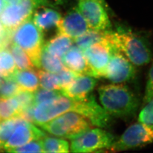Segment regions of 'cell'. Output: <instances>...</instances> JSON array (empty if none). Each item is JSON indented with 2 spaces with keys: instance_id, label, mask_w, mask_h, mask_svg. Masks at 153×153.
<instances>
[{
  "instance_id": "34",
  "label": "cell",
  "mask_w": 153,
  "mask_h": 153,
  "mask_svg": "<svg viewBox=\"0 0 153 153\" xmlns=\"http://www.w3.org/2000/svg\"><path fill=\"white\" fill-rule=\"evenodd\" d=\"M153 98V63L151 66L149 75L148 81L145 89V96L143 98V102L145 104Z\"/></svg>"
},
{
  "instance_id": "15",
  "label": "cell",
  "mask_w": 153,
  "mask_h": 153,
  "mask_svg": "<svg viewBox=\"0 0 153 153\" xmlns=\"http://www.w3.org/2000/svg\"><path fill=\"white\" fill-rule=\"evenodd\" d=\"M97 84V81L94 76L79 74L68 87L61 91L66 97L80 100L88 97Z\"/></svg>"
},
{
  "instance_id": "38",
  "label": "cell",
  "mask_w": 153,
  "mask_h": 153,
  "mask_svg": "<svg viewBox=\"0 0 153 153\" xmlns=\"http://www.w3.org/2000/svg\"><path fill=\"white\" fill-rule=\"evenodd\" d=\"M2 149H3V148H2V147L1 146V145H0V152H1V150H2Z\"/></svg>"
},
{
  "instance_id": "21",
  "label": "cell",
  "mask_w": 153,
  "mask_h": 153,
  "mask_svg": "<svg viewBox=\"0 0 153 153\" xmlns=\"http://www.w3.org/2000/svg\"><path fill=\"white\" fill-rule=\"evenodd\" d=\"M108 31H97L90 29L82 36L74 39V42L76 46L83 51L93 44L104 40L107 36Z\"/></svg>"
},
{
  "instance_id": "23",
  "label": "cell",
  "mask_w": 153,
  "mask_h": 153,
  "mask_svg": "<svg viewBox=\"0 0 153 153\" xmlns=\"http://www.w3.org/2000/svg\"><path fill=\"white\" fill-rule=\"evenodd\" d=\"M39 62L40 68H42L44 71L52 73H57L65 67L60 57L51 55L44 48L41 53Z\"/></svg>"
},
{
  "instance_id": "20",
  "label": "cell",
  "mask_w": 153,
  "mask_h": 153,
  "mask_svg": "<svg viewBox=\"0 0 153 153\" xmlns=\"http://www.w3.org/2000/svg\"><path fill=\"white\" fill-rule=\"evenodd\" d=\"M21 108L15 97L0 98V122L18 116Z\"/></svg>"
},
{
  "instance_id": "35",
  "label": "cell",
  "mask_w": 153,
  "mask_h": 153,
  "mask_svg": "<svg viewBox=\"0 0 153 153\" xmlns=\"http://www.w3.org/2000/svg\"><path fill=\"white\" fill-rule=\"evenodd\" d=\"M47 3L52 7H55V6L59 5H61L64 2V0H44Z\"/></svg>"
},
{
  "instance_id": "7",
  "label": "cell",
  "mask_w": 153,
  "mask_h": 153,
  "mask_svg": "<svg viewBox=\"0 0 153 153\" xmlns=\"http://www.w3.org/2000/svg\"><path fill=\"white\" fill-rule=\"evenodd\" d=\"M41 6L51 7L44 0H22L18 4L5 6L0 13L1 23L6 30L13 31Z\"/></svg>"
},
{
  "instance_id": "28",
  "label": "cell",
  "mask_w": 153,
  "mask_h": 153,
  "mask_svg": "<svg viewBox=\"0 0 153 153\" xmlns=\"http://www.w3.org/2000/svg\"><path fill=\"white\" fill-rule=\"evenodd\" d=\"M39 84L43 88L52 90H61L60 83L56 73H50L44 70H39Z\"/></svg>"
},
{
  "instance_id": "30",
  "label": "cell",
  "mask_w": 153,
  "mask_h": 153,
  "mask_svg": "<svg viewBox=\"0 0 153 153\" xmlns=\"http://www.w3.org/2000/svg\"><path fill=\"white\" fill-rule=\"evenodd\" d=\"M10 153H44L42 140H33L22 146L14 148Z\"/></svg>"
},
{
  "instance_id": "10",
  "label": "cell",
  "mask_w": 153,
  "mask_h": 153,
  "mask_svg": "<svg viewBox=\"0 0 153 153\" xmlns=\"http://www.w3.org/2000/svg\"><path fill=\"white\" fill-rule=\"evenodd\" d=\"M106 7L104 0H79L78 5L90 28L97 31H108L111 27Z\"/></svg>"
},
{
  "instance_id": "2",
  "label": "cell",
  "mask_w": 153,
  "mask_h": 153,
  "mask_svg": "<svg viewBox=\"0 0 153 153\" xmlns=\"http://www.w3.org/2000/svg\"><path fill=\"white\" fill-rule=\"evenodd\" d=\"M110 40L134 65H146L152 60V51L147 42L131 31H110Z\"/></svg>"
},
{
  "instance_id": "11",
  "label": "cell",
  "mask_w": 153,
  "mask_h": 153,
  "mask_svg": "<svg viewBox=\"0 0 153 153\" xmlns=\"http://www.w3.org/2000/svg\"><path fill=\"white\" fill-rule=\"evenodd\" d=\"M135 66L115 47L111 56L105 78L112 83H123L130 81L136 75Z\"/></svg>"
},
{
  "instance_id": "8",
  "label": "cell",
  "mask_w": 153,
  "mask_h": 153,
  "mask_svg": "<svg viewBox=\"0 0 153 153\" xmlns=\"http://www.w3.org/2000/svg\"><path fill=\"white\" fill-rule=\"evenodd\" d=\"M115 48L110 40L109 30L104 40L93 44L83 51L92 76L96 78H105L107 65Z\"/></svg>"
},
{
  "instance_id": "3",
  "label": "cell",
  "mask_w": 153,
  "mask_h": 153,
  "mask_svg": "<svg viewBox=\"0 0 153 153\" xmlns=\"http://www.w3.org/2000/svg\"><path fill=\"white\" fill-rule=\"evenodd\" d=\"M11 40L27 53L34 66L40 68V58L44 45L43 32L33 22L32 16L12 31Z\"/></svg>"
},
{
  "instance_id": "26",
  "label": "cell",
  "mask_w": 153,
  "mask_h": 153,
  "mask_svg": "<svg viewBox=\"0 0 153 153\" xmlns=\"http://www.w3.org/2000/svg\"><path fill=\"white\" fill-rule=\"evenodd\" d=\"M22 89L10 77L0 76V96L1 98H12L19 93Z\"/></svg>"
},
{
  "instance_id": "31",
  "label": "cell",
  "mask_w": 153,
  "mask_h": 153,
  "mask_svg": "<svg viewBox=\"0 0 153 153\" xmlns=\"http://www.w3.org/2000/svg\"><path fill=\"white\" fill-rule=\"evenodd\" d=\"M56 74L58 77L61 90L68 87L79 75L66 67Z\"/></svg>"
},
{
  "instance_id": "25",
  "label": "cell",
  "mask_w": 153,
  "mask_h": 153,
  "mask_svg": "<svg viewBox=\"0 0 153 153\" xmlns=\"http://www.w3.org/2000/svg\"><path fill=\"white\" fill-rule=\"evenodd\" d=\"M16 63L10 51L7 48L0 51V76L9 77L16 71Z\"/></svg>"
},
{
  "instance_id": "4",
  "label": "cell",
  "mask_w": 153,
  "mask_h": 153,
  "mask_svg": "<svg viewBox=\"0 0 153 153\" xmlns=\"http://www.w3.org/2000/svg\"><path fill=\"white\" fill-rule=\"evenodd\" d=\"M92 126L86 117L76 112L69 111L40 126L52 135L71 140L92 128Z\"/></svg>"
},
{
  "instance_id": "1",
  "label": "cell",
  "mask_w": 153,
  "mask_h": 153,
  "mask_svg": "<svg viewBox=\"0 0 153 153\" xmlns=\"http://www.w3.org/2000/svg\"><path fill=\"white\" fill-rule=\"evenodd\" d=\"M98 94L100 104L111 116L129 119L139 108L140 102L136 95L122 83L100 86Z\"/></svg>"
},
{
  "instance_id": "32",
  "label": "cell",
  "mask_w": 153,
  "mask_h": 153,
  "mask_svg": "<svg viewBox=\"0 0 153 153\" xmlns=\"http://www.w3.org/2000/svg\"><path fill=\"white\" fill-rule=\"evenodd\" d=\"M138 122L153 126V98L141 109L138 116Z\"/></svg>"
},
{
  "instance_id": "36",
  "label": "cell",
  "mask_w": 153,
  "mask_h": 153,
  "mask_svg": "<svg viewBox=\"0 0 153 153\" xmlns=\"http://www.w3.org/2000/svg\"><path fill=\"white\" fill-rule=\"evenodd\" d=\"M5 6L14 5L19 3L22 0H3Z\"/></svg>"
},
{
  "instance_id": "24",
  "label": "cell",
  "mask_w": 153,
  "mask_h": 153,
  "mask_svg": "<svg viewBox=\"0 0 153 153\" xmlns=\"http://www.w3.org/2000/svg\"><path fill=\"white\" fill-rule=\"evenodd\" d=\"M44 153H68L69 145L65 140L54 137H44L42 140Z\"/></svg>"
},
{
  "instance_id": "5",
  "label": "cell",
  "mask_w": 153,
  "mask_h": 153,
  "mask_svg": "<svg viewBox=\"0 0 153 153\" xmlns=\"http://www.w3.org/2000/svg\"><path fill=\"white\" fill-rule=\"evenodd\" d=\"M116 141L115 137L101 128H90L71 139V152L91 153L107 152Z\"/></svg>"
},
{
  "instance_id": "22",
  "label": "cell",
  "mask_w": 153,
  "mask_h": 153,
  "mask_svg": "<svg viewBox=\"0 0 153 153\" xmlns=\"http://www.w3.org/2000/svg\"><path fill=\"white\" fill-rule=\"evenodd\" d=\"M7 49L10 51L18 70L31 69L34 68V65L29 56L19 45L12 42Z\"/></svg>"
},
{
  "instance_id": "9",
  "label": "cell",
  "mask_w": 153,
  "mask_h": 153,
  "mask_svg": "<svg viewBox=\"0 0 153 153\" xmlns=\"http://www.w3.org/2000/svg\"><path fill=\"white\" fill-rule=\"evenodd\" d=\"M77 100L64 95L37 104L33 111V123L40 126L76 108Z\"/></svg>"
},
{
  "instance_id": "39",
  "label": "cell",
  "mask_w": 153,
  "mask_h": 153,
  "mask_svg": "<svg viewBox=\"0 0 153 153\" xmlns=\"http://www.w3.org/2000/svg\"><path fill=\"white\" fill-rule=\"evenodd\" d=\"M1 50H2V49H1V48H0V51H1Z\"/></svg>"
},
{
  "instance_id": "27",
  "label": "cell",
  "mask_w": 153,
  "mask_h": 153,
  "mask_svg": "<svg viewBox=\"0 0 153 153\" xmlns=\"http://www.w3.org/2000/svg\"><path fill=\"white\" fill-rule=\"evenodd\" d=\"M22 117L18 116L0 122V145L2 148L15 131Z\"/></svg>"
},
{
  "instance_id": "12",
  "label": "cell",
  "mask_w": 153,
  "mask_h": 153,
  "mask_svg": "<svg viewBox=\"0 0 153 153\" xmlns=\"http://www.w3.org/2000/svg\"><path fill=\"white\" fill-rule=\"evenodd\" d=\"M75 112L86 117L93 126L99 128H107L111 121L112 116L97 103L91 94L86 98L77 100Z\"/></svg>"
},
{
  "instance_id": "6",
  "label": "cell",
  "mask_w": 153,
  "mask_h": 153,
  "mask_svg": "<svg viewBox=\"0 0 153 153\" xmlns=\"http://www.w3.org/2000/svg\"><path fill=\"white\" fill-rule=\"evenodd\" d=\"M153 142V126L138 122L126 129L107 152H117L140 148Z\"/></svg>"
},
{
  "instance_id": "29",
  "label": "cell",
  "mask_w": 153,
  "mask_h": 153,
  "mask_svg": "<svg viewBox=\"0 0 153 153\" xmlns=\"http://www.w3.org/2000/svg\"><path fill=\"white\" fill-rule=\"evenodd\" d=\"M33 95L35 105L63 95L61 90H52L45 88L38 89Z\"/></svg>"
},
{
  "instance_id": "19",
  "label": "cell",
  "mask_w": 153,
  "mask_h": 153,
  "mask_svg": "<svg viewBox=\"0 0 153 153\" xmlns=\"http://www.w3.org/2000/svg\"><path fill=\"white\" fill-rule=\"evenodd\" d=\"M73 43V39L64 34L58 33L44 45V49L51 55L62 57Z\"/></svg>"
},
{
  "instance_id": "37",
  "label": "cell",
  "mask_w": 153,
  "mask_h": 153,
  "mask_svg": "<svg viewBox=\"0 0 153 153\" xmlns=\"http://www.w3.org/2000/svg\"><path fill=\"white\" fill-rule=\"evenodd\" d=\"M4 6H5V4H4V1L3 0H0V13L2 10Z\"/></svg>"
},
{
  "instance_id": "33",
  "label": "cell",
  "mask_w": 153,
  "mask_h": 153,
  "mask_svg": "<svg viewBox=\"0 0 153 153\" xmlns=\"http://www.w3.org/2000/svg\"><path fill=\"white\" fill-rule=\"evenodd\" d=\"M21 108V111L31 106L35 105L34 103V95L33 92L22 90L15 97Z\"/></svg>"
},
{
  "instance_id": "18",
  "label": "cell",
  "mask_w": 153,
  "mask_h": 153,
  "mask_svg": "<svg viewBox=\"0 0 153 153\" xmlns=\"http://www.w3.org/2000/svg\"><path fill=\"white\" fill-rule=\"evenodd\" d=\"M9 77L14 80L22 90L30 92L36 91L40 85L38 73L33 69L16 71Z\"/></svg>"
},
{
  "instance_id": "14",
  "label": "cell",
  "mask_w": 153,
  "mask_h": 153,
  "mask_svg": "<svg viewBox=\"0 0 153 153\" xmlns=\"http://www.w3.org/2000/svg\"><path fill=\"white\" fill-rule=\"evenodd\" d=\"M58 33L73 39L77 38L90 29L78 7L69 10L57 25Z\"/></svg>"
},
{
  "instance_id": "17",
  "label": "cell",
  "mask_w": 153,
  "mask_h": 153,
  "mask_svg": "<svg viewBox=\"0 0 153 153\" xmlns=\"http://www.w3.org/2000/svg\"><path fill=\"white\" fill-rule=\"evenodd\" d=\"M54 8L47 6H41L37 7L33 13L32 17L33 22L43 32L57 27L62 18L60 13Z\"/></svg>"
},
{
  "instance_id": "16",
  "label": "cell",
  "mask_w": 153,
  "mask_h": 153,
  "mask_svg": "<svg viewBox=\"0 0 153 153\" xmlns=\"http://www.w3.org/2000/svg\"><path fill=\"white\" fill-rule=\"evenodd\" d=\"M64 65L78 74L92 76V73L82 49L76 45H72L62 56Z\"/></svg>"
},
{
  "instance_id": "13",
  "label": "cell",
  "mask_w": 153,
  "mask_h": 153,
  "mask_svg": "<svg viewBox=\"0 0 153 153\" xmlns=\"http://www.w3.org/2000/svg\"><path fill=\"white\" fill-rule=\"evenodd\" d=\"M46 135L44 131L39 129L33 123L22 118L12 135L4 145L3 149L8 152L14 148L33 140H42L47 136Z\"/></svg>"
}]
</instances>
